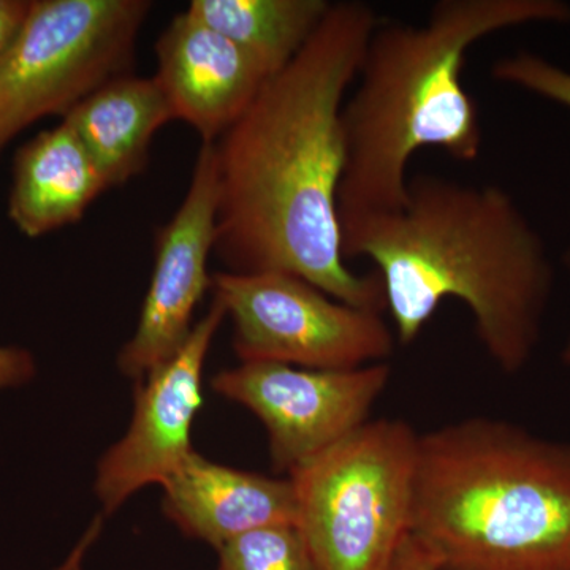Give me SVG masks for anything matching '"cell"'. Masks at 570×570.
<instances>
[{
    "label": "cell",
    "mask_w": 570,
    "mask_h": 570,
    "mask_svg": "<svg viewBox=\"0 0 570 570\" xmlns=\"http://www.w3.org/2000/svg\"><path fill=\"white\" fill-rule=\"evenodd\" d=\"M377 26L365 2L332 3L294 61L214 142V254L227 272L284 273L347 305L387 311L381 276L348 268L337 213L343 108Z\"/></svg>",
    "instance_id": "cell-1"
},
{
    "label": "cell",
    "mask_w": 570,
    "mask_h": 570,
    "mask_svg": "<svg viewBox=\"0 0 570 570\" xmlns=\"http://www.w3.org/2000/svg\"><path fill=\"white\" fill-rule=\"evenodd\" d=\"M344 258L376 265L401 346L414 343L445 299H460L504 373L530 362L553 291L546 243L498 186L436 175L409 179L396 213L341 227Z\"/></svg>",
    "instance_id": "cell-2"
},
{
    "label": "cell",
    "mask_w": 570,
    "mask_h": 570,
    "mask_svg": "<svg viewBox=\"0 0 570 570\" xmlns=\"http://www.w3.org/2000/svg\"><path fill=\"white\" fill-rule=\"evenodd\" d=\"M569 21L570 7L560 0H441L423 24L379 22L343 108L341 227L401 209L409 164L422 149H442L456 163L479 159L482 124L463 86L478 41L519 26Z\"/></svg>",
    "instance_id": "cell-3"
},
{
    "label": "cell",
    "mask_w": 570,
    "mask_h": 570,
    "mask_svg": "<svg viewBox=\"0 0 570 570\" xmlns=\"http://www.w3.org/2000/svg\"><path fill=\"white\" fill-rule=\"evenodd\" d=\"M412 538L438 570H570V444L505 420L420 434Z\"/></svg>",
    "instance_id": "cell-4"
},
{
    "label": "cell",
    "mask_w": 570,
    "mask_h": 570,
    "mask_svg": "<svg viewBox=\"0 0 570 570\" xmlns=\"http://www.w3.org/2000/svg\"><path fill=\"white\" fill-rule=\"evenodd\" d=\"M420 434L367 420L296 469V527L317 570H387L412 531Z\"/></svg>",
    "instance_id": "cell-5"
},
{
    "label": "cell",
    "mask_w": 570,
    "mask_h": 570,
    "mask_svg": "<svg viewBox=\"0 0 570 570\" xmlns=\"http://www.w3.org/2000/svg\"><path fill=\"white\" fill-rule=\"evenodd\" d=\"M148 0H32L0 63V154L45 116H63L130 73Z\"/></svg>",
    "instance_id": "cell-6"
},
{
    "label": "cell",
    "mask_w": 570,
    "mask_h": 570,
    "mask_svg": "<svg viewBox=\"0 0 570 570\" xmlns=\"http://www.w3.org/2000/svg\"><path fill=\"white\" fill-rule=\"evenodd\" d=\"M212 291L232 318L242 362L343 371L387 363L395 352L384 313L347 305L299 277L220 272Z\"/></svg>",
    "instance_id": "cell-7"
},
{
    "label": "cell",
    "mask_w": 570,
    "mask_h": 570,
    "mask_svg": "<svg viewBox=\"0 0 570 570\" xmlns=\"http://www.w3.org/2000/svg\"><path fill=\"white\" fill-rule=\"evenodd\" d=\"M390 377L389 363L322 371L242 362L219 371L212 389L261 420L273 469L291 475L365 425Z\"/></svg>",
    "instance_id": "cell-8"
},
{
    "label": "cell",
    "mask_w": 570,
    "mask_h": 570,
    "mask_svg": "<svg viewBox=\"0 0 570 570\" xmlns=\"http://www.w3.org/2000/svg\"><path fill=\"white\" fill-rule=\"evenodd\" d=\"M225 307L214 298L184 346L135 382L134 415L126 434L97 464L94 493L108 517L148 485H163L195 452L193 428L204 407V371Z\"/></svg>",
    "instance_id": "cell-9"
},
{
    "label": "cell",
    "mask_w": 570,
    "mask_h": 570,
    "mask_svg": "<svg viewBox=\"0 0 570 570\" xmlns=\"http://www.w3.org/2000/svg\"><path fill=\"white\" fill-rule=\"evenodd\" d=\"M217 165L214 142H202L189 189L160 228L151 283L137 328L118 355L124 376L141 381L184 346L194 313L212 288L209 255L216 246Z\"/></svg>",
    "instance_id": "cell-10"
},
{
    "label": "cell",
    "mask_w": 570,
    "mask_h": 570,
    "mask_svg": "<svg viewBox=\"0 0 570 570\" xmlns=\"http://www.w3.org/2000/svg\"><path fill=\"white\" fill-rule=\"evenodd\" d=\"M156 56L154 78L175 121L189 124L202 142L219 140L268 80L246 51L189 11L160 33Z\"/></svg>",
    "instance_id": "cell-11"
},
{
    "label": "cell",
    "mask_w": 570,
    "mask_h": 570,
    "mask_svg": "<svg viewBox=\"0 0 570 570\" xmlns=\"http://www.w3.org/2000/svg\"><path fill=\"white\" fill-rule=\"evenodd\" d=\"M160 487L164 515L186 538L216 550L258 528L296 524L291 479L225 466L197 452Z\"/></svg>",
    "instance_id": "cell-12"
},
{
    "label": "cell",
    "mask_w": 570,
    "mask_h": 570,
    "mask_svg": "<svg viewBox=\"0 0 570 570\" xmlns=\"http://www.w3.org/2000/svg\"><path fill=\"white\" fill-rule=\"evenodd\" d=\"M108 189L91 154L61 122L14 154L9 217L22 235L40 238L77 224Z\"/></svg>",
    "instance_id": "cell-13"
},
{
    "label": "cell",
    "mask_w": 570,
    "mask_h": 570,
    "mask_svg": "<svg viewBox=\"0 0 570 570\" xmlns=\"http://www.w3.org/2000/svg\"><path fill=\"white\" fill-rule=\"evenodd\" d=\"M170 121L174 111L156 78L130 73L105 82L62 118L110 189L148 167L154 137Z\"/></svg>",
    "instance_id": "cell-14"
},
{
    "label": "cell",
    "mask_w": 570,
    "mask_h": 570,
    "mask_svg": "<svg viewBox=\"0 0 570 570\" xmlns=\"http://www.w3.org/2000/svg\"><path fill=\"white\" fill-rule=\"evenodd\" d=\"M330 9L326 0H193L186 11L238 45L272 78L306 47Z\"/></svg>",
    "instance_id": "cell-15"
},
{
    "label": "cell",
    "mask_w": 570,
    "mask_h": 570,
    "mask_svg": "<svg viewBox=\"0 0 570 570\" xmlns=\"http://www.w3.org/2000/svg\"><path fill=\"white\" fill-rule=\"evenodd\" d=\"M217 570H317L295 523L246 532L217 549Z\"/></svg>",
    "instance_id": "cell-16"
},
{
    "label": "cell",
    "mask_w": 570,
    "mask_h": 570,
    "mask_svg": "<svg viewBox=\"0 0 570 570\" xmlns=\"http://www.w3.org/2000/svg\"><path fill=\"white\" fill-rule=\"evenodd\" d=\"M498 81L560 104L570 110V71L532 52L499 59L491 70Z\"/></svg>",
    "instance_id": "cell-17"
},
{
    "label": "cell",
    "mask_w": 570,
    "mask_h": 570,
    "mask_svg": "<svg viewBox=\"0 0 570 570\" xmlns=\"http://www.w3.org/2000/svg\"><path fill=\"white\" fill-rule=\"evenodd\" d=\"M37 376V362L31 351L18 346H0V392L20 389Z\"/></svg>",
    "instance_id": "cell-18"
},
{
    "label": "cell",
    "mask_w": 570,
    "mask_h": 570,
    "mask_svg": "<svg viewBox=\"0 0 570 570\" xmlns=\"http://www.w3.org/2000/svg\"><path fill=\"white\" fill-rule=\"evenodd\" d=\"M31 6L32 0H0V63L20 37Z\"/></svg>",
    "instance_id": "cell-19"
},
{
    "label": "cell",
    "mask_w": 570,
    "mask_h": 570,
    "mask_svg": "<svg viewBox=\"0 0 570 570\" xmlns=\"http://www.w3.org/2000/svg\"><path fill=\"white\" fill-rule=\"evenodd\" d=\"M387 570H438V568L433 558L426 553L417 540L409 535Z\"/></svg>",
    "instance_id": "cell-20"
},
{
    "label": "cell",
    "mask_w": 570,
    "mask_h": 570,
    "mask_svg": "<svg viewBox=\"0 0 570 570\" xmlns=\"http://www.w3.org/2000/svg\"><path fill=\"white\" fill-rule=\"evenodd\" d=\"M102 527L104 515L94 519L92 523L89 524L88 530H86L85 534L81 535V539L78 540L77 546H75L70 553L67 554L66 560H63L61 564L56 566L52 570H85L86 554H88L92 543L96 542L97 538H99Z\"/></svg>",
    "instance_id": "cell-21"
},
{
    "label": "cell",
    "mask_w": 570,
    "mask_h": 570,
    "mask_svg": "<svg viewBox=\"0 0 570 570\" xmlns=\"http://www.w3.org/2000/svg\"><path fill=\"white\" fill-rule=\"evenodd\" d=\"M564 262L570 272V250L568 254H566ZM562 362H564L566 365H570V337L568 344H566L564 351H562Z\"/></svg>",
    "instance_id": "cell-22"
}]
</instances>
